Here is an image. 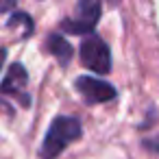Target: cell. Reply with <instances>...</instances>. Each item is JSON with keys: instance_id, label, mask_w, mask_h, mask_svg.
Here are the masks:
<instances>
[{"instance_id": "cell-1", "label": "cell", "mask_w": 159, "mask_h": 159, "mask_svg": "<svg viewBox=\"0 0 159 159\" xmlns=\"http://www.w3.org/2000/svg\"><path fill=\"white\" fill-rule=\"evenodd\" d=\"M83 133L79 118L72 116H59L52 120L50 129L46 131L44 144H42V157L44 159H55L68 144H72L74 139H79Z\"/></svg>"}, {"instance_id": "cell-2", "label": "cell", "mask_w": 159, "mask_h": 159, "mask_svg": "<svg viewBox=\"0 0 159 159\" xmlns=\"http://www.w3.org/2000/svg\"><path fill=\"white\" fill-rule=\"evenodd\" d=\"M100 18V0H79L74 18L66 20L61 26L72 35H89Z\"/></svg>"}, {"instance_id": "cell-3", "label": "cell", "mask_w": 159, "mask_h": 159, "mask_svg": "<svg viewBox=\"0 0 159 159\" xmlns=\"http://www.w3.org/2000/svg\"><path fill=\"white\" fill-rule=\"evenodd\" d=\"M81 59L96 74H107L111 70V52H109V46L98 35H92L89 33L83 39V44H81Z\"/></svg>"}, {"instance_id": "cell-4", "label": "cell", "mask_w": 159, "mask_h": 159, "mask_svg": "<svg viewBox=\"0 0 159 159\" xmlns=\"http://www.w3.org/2000/svg\"><path fill=\"white\" fill-rule=\"evenodd\" d=\"M74 85H76V92L81 94V98L89 105L107 102V100H113L118 96L113 85H109L107 81L96 79V76H79Z\"/></svg>"}, {"instance_id": "cell-5", "label": "cell", "mask_w": 159, "mask_h": 159, "mask_svg": "<svg viewBox=\"0 0 159 159\" xmlns=\"http://www.w3.org/2000/svg\"><path fill=\"white\" fill-rule=\"evenodd\" d=\"M26 81H29V76H26L24 66H22V63H13V66L9 68L5 81L0 83V94H5V96H20L22 102H24V107H26V105H29V96H26V92H24Z\"/></svg>"}, {"instance_id": "cell-6", "label": "cell", "mask_w": 159, "mask_h": 159, "mask_svg": "<svg viewBox=\"0 0 159 159\" xmlns=\"http://www.w3.org/2000/svg\"><path fill=\"white\" fill-rule=\"evenodd\" d=\"M48 50H50V55L57 57V61H59L61 66H66V63L72 59V46H70L61 35H50V37H48Z\"/></svg>"}, {"instance_id": "cell-7", "label": "cell", "mask_w": 159, "mask_h": 159, "mask_svg": "<svg viewBox=\"0 0 159 159\" xmlns=\"http://www.w3.org/2000/svg\"><path fill=\"white\" fill-rule=\"evenodd\" d=\"M18 0H0V13H5V11H11L16 7Z\"/></svg>"}, {"instance_id": "cell-8", "label": "cell", "mask_w": 159, "mask_h": 159, "mask_svg": "<svg viewBox=\"0 0 159 159\" xmlns=\"http://www.w3.org/2000/svg\"><path fill=\"white\" fill-rule=\"evenodd\" d=\"M5 59H7V50L0 48V70H2V66H5Z\"/></svg>"}, {"instance_id": "cell-9", "label": "cell", "mask_w": 159, "mask_h": 159, "mask_svg": "<svg viewBox=\"0 0 159 159\" xmlns=\"http://www.w3.org/2000/svg\"><path fill=\"white\" fill-rule=\"evenodd\" d=\"M120 2V0H109V5H118Z\"/></svg>"}]
</instances>
